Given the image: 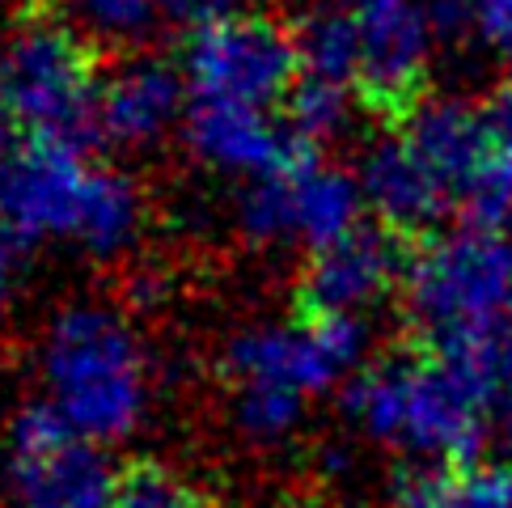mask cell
Masks as SVG:
<instances>
[{"mask_svg":"<svg viewBox=\"0 0 512 508\" xmlns=\"http://www.w3.org/2000/svg\"><path fill=\"white\" fill-rule=\"evenodd\" d=\"M512 339L466 343L432 356H386L343 390V415L364 441L415 462H474Z\"/></svg>","mask_w":512,"mask_h":508,"instance_id":"cell-1","label":"cell"},{"mask_svg":"<svg viewBox=\"0 0 512 508\" xmlns=\"http://www.w3.org/2000/svg\"><path fill=\"white\" fill-rule=\"evenodd\" d=\"M0 225L22 246L68 242L111 263L140 238L144 195L132 174L89 166L85 149L26 136L0 161Z\"/></svg>","mask_w":512,"mask_h":508,"instance_id":"cell-2","label":"cell"},{"mask_svg":"<svg viewBox=\"0 0 512 508\" xmlns=\"http://www.w3.org/2000/svg\"><path fill=\"white\" fill-rule=\"evenodd\" d=\"M43 394L81 437L119 445L136 437L153 403V360L123 310L72 301L47 322L39 343Z\"/></svg>","mask_w":512,"mask_h":508,"instance_id":"cell-3","label":"cell"},{"mask_svg":"<svg viewBox=\"0 0 512 508\" xmlns=\"http://www.w3.org/2000/svg\"><path fill=\"white\" fill-rule=\"evenodd\" d=\"M102 64L106 56L56 0H22L0 26V106L26 136L64 140L89 153L102 144Z\"/></svg>","mask_w":512,"mask_h":508,"instance_id":"cell-4","label":"cell"},{"mask_svg":"<svg viewBox=\"0 0 512 508\" xmlns=\"http://www.w3.org/2000/svg\"><path fill=\"white\" fill-rule=\"evenodd\" d=\"M402 297L432 352L508 339L512 238L487 229L432 238L411 254Z\"/></svg>","mask_w":512,"mask_h":508,"instance_id":"cell-5","label":"cell"},{"mask_svg":"<svg viewBox=\"0 0 512 508\" xmlns=\"http://www.w3.org/2000/svg\"><path fill=\"white\" fill-rule=\"evenodd\" d=\"M119 479L102 445L81 437L47 398L9 415L0 441V487L9 508H115Z\"/></svg>","mask_w":512,"mask_h":508,"instance_id":"cell-6","label":"cell"},{"mask_svg":"<svg viewBox=\"0 0 512 508\" xmlns=\"http://www.w3.org/2000/svg\"><path fill=\"white\" fill-rule=\"evenodd\" d=\"M369 331L352 314H301L297 322H254L233 331L221 373L233 390H280L318 398L364 369Z\"/></svg>","mask_w":512,"mask_h":508,"instance_id":"cell-7","label":"cell"},{"mask_svg":"<svg viewBox=\"0 0 512 508\" xmlns=\"http://www.w3.org/2000/svg\"><path fill=\"white\" fill-rule=\"evenodd\" d=\"M360 178L322 161V149H301L276 174L250 178L237 199V229L254 246H331L360 225Z\"/></svg>","mask_w":512,"mask_h":508,"instance_id":"cell-8","label":"cell"},{"mask_svg":"<svg viewBox=\"0 0 512 508\" xmlns=\"http://www.w3.org/2000/svg\"><path fill=\"white\" fill-rule=\"evenodd\" d=\"M182 72L195 98H229L250 106L284 102L301 77V51L292 22L271 13H225L191 26L182 43Z\"/></svg>","mask_w":512,"mask_h":508,"instance_id":"cell-9","label":"cell"},{"mask_svg":"<svg viewBox=\"0 0 512 508\" xmlns=\"http://www.w3.org/2000/svg\"><path fill=\"white\" fill-rule=\"evenodd\" d=\"M360 22L356 106L381 127H402L428 102L432 9L415 0H352Z\"/></svg>","mask_w":512,"mask_h":508,"instance_id":"cell-10","label":"cell"},{"mask_svg":"<svg viewBox=\"0 0 512 508\" xmlns=\"http://www.w3.org/2000/svg\"><path fill=\"white\" fill-rule=\"evenodd\" d=\"M411 250L390 225H356L339 242L309 250L301 271V310L305 314H352L386 301L407 280Z\"/></svg>","mask_w":512,"mask_h":508,"instance_id":"cell-11","label":"cell"},{"mask_svg":"<svg viewBox=\"0 0 512 508\" xmlns=\"http://www.w3.org/2000/svg\"><path fill=\"white\" fill-rule=\"evenodd\" d=\"M182 140L195 161H204L208 170L237 174V178H263L288 166L309 140H297L276 123L263 106L250 102H229V98H195L187 119H182ZM318 149V144H314Z\"/></svg>","mask_w":512,"mask_h":508,"instance_id":"cell-12","label":"cell"},{"mask_svg":"<svg viewBox=\"0 0 512 508\" xmlns=\"http://www.w3.org/2000/svg\"><path fill=\"white\" fill-rule=\"evenodd\" d=\"M187 89L191 81L182 64L161 60L153 51L123 56L102 81V144H119L132 153L153 149L187 119Z\"/></svg>","mask_w":512,"mask_h":508,"instance_id":"cell-13","label":"cell"},{"mask_svg":"<svg viewBox=\"0 0 512 508\" xmlns=\"http://www.w3.org/2000/svg\"><path fill=\"white\" fill-rule=\"evenodd\" d=\"M360 191L364 204L377 212L381 225L407 233L432 229L453 208L445 178L428 166V157L415 149L402 127H386L360 157Z\"/></svg>","mask_w":512,"mask_h":508,"instance_id":"cell-14","label":"cell"},{"mask_svg":"<svg viewBox=\"0 0 512 508\" xmlns=\"http://www.w3.org/2000/svg\"><path fill=\"white\" fill-rule=\"evenodd\" d=\"M402 132L428 157V166L445 178L453 204H457V195L470 187V178L483 170V161L491 153V132H487L483 106L462 102V98H428L402 123Z\"/></svg>","mask_w":512,"mask_h":508,"instance_id":"cell-15","label":"cell"},{"mask_svg":"<svg viewBox=\"0 0 512 508\" xmlns=\"http://www.w3.org/2000/svg\"><path fill=\"white\" fill-rule=\"evenodd\" d=\"M394 508H512L508 462H415L390 475Z\"/></svg>","mask_w":512,"mask_h":508,"instance_id":"cell-16","label":"cell"},{"mask_svg":"<svg viewBox=\"0 0 512 508\" xmlns=\"http://www.w3.org/2000/svg\"><path fill=\"white\" fill-rule=\"evenodd\" d=\"M297 51H301V72L339 81L356 89V68H360V22L356 5H339V0H318L309 5L297 22Z\"/></svg>","mask_w":512,"mask_h":508,"instance_id":"cell-17","label":"cell"},{"mask_svg":"<svg viewBox=\"0 0 512 508\" xmlns=\"http://www.w3.org/2000/svg\"><path fill=\"white\" fill-rule=\"evenodd\" d=\"M56 5L106 60L136 56L153 43L157 26L170 22L161 0H56Z\"/></svg>","mask_w":512,"mask_h":508,"instance_id":"cell-18","label":"cell"},{"mask_svg":"<svg viewBox=\"0 0 512 508\" xmlns=\"http://www.w3.org/2000/svg\"><path fill=\"white\" fill-rule=\"evenodd\" d=\"M352 94H347V85L339 81H326V77H314V72H301L292 89L284 94L280 111H284V127L297 140H309V144H322L335 140L347 119H352Z\"/></svg>","mask_w":512,"mask_h":508,"instance_id":"cell-19","label":"cell"},{"mask_svg":"<svg viewBox=\"0 0 512 508\" xmlns=\"http://www.w3.org/2000/svg\"><path fill=\"white\" fill-rule=\"evenodd\" d=\"M309 403L297 394H280V390H233L229 398V415L233 428L242 432L250 445H284L292 432L301 428Z\"/></svg>","mask_w":512,"mask_h":508,"instance_id":"cell-20","label":"cell"},{"mask_svg":"<svg viewBox=\"0 0 512 508\" xmlns=\"http://www.w3.org/2000/svg\"><path fill=\"white\" fill-rule=\"evenodd\" d=\"M195 496L191 483H182L174 470L157 462H140L119 479L115 508H187Z\"/></svg>","mask_w":512,"mask_h":508,"instance_id":"cell-21","label":"cell"},{"mask_svg":"<svg viewBox=\"0 0 512 508\" xmlns=\"http://www.w3.org/2000/svg\"><path fill=\"white\" fill-rule=\"evenodd\" d=\"M470 26L483 39V47L512 64V0H474Z\"/></svg>","mask_w":512,"mask_h":508,"instance_id":"cell-22","label":"cell"},{"mask_svg":"<svg viewBox=\"0 0 512 508\" xmlns=\"http://www.w3.org/2000/svg\"><path fill=\"white\" fill-rule=\"evenodd\" d=\"M479 106H483V119H487L491 140H496V144H508V149H512V81L496 85Z\"/></svg>","mask_w":512,"mask_h":508,"instance_id":"cell-23","label":"cell"},{"mask_svg":"<svg viewBox=\"0 0 512 508\" xmlns=\"http://www.w3.org/2000/svg\"><path fill=\"white\" fill-rule=\"evenodd\" d=\"M161 5H166V17L178 26H204L212 17L233 13L237 0H161Z\"/></svg>","mask_w":512,"mask_h":508,"instance_id":"cell-24","label":"cell"},{"mask_svg":"<svg viewBox=\"0 0 512 508\" xmlns=\"http://www.w3.org/2000/svg\"><path fill=\"white\" fill-rule=\"evenodd\" d=\"M17 250L22 242L13 238V233L0 225V318L9 314V305L17 297V280H22V263H17Z\"/></svg>","mask_w":512,"mask_h":508,"instance_id":"cell-25","label":"cell"},{"mask_svg":"<svg viewBox=\"0 0 512 508\" xmlns=\"http://www.w3.org/2000/svg\"><path fill=\"white\" fill-rule=\"evenodd\" d=\"M491 424H496L504 445L512 449V360H508V369H504L500 386H496V398H491Z\"/></svg>","mask_w":512,"mask_h":508,"instance_id":"cell-26","label":"cell"},{"mask_svg":"<svg viewBox=\"0 0 512 508\" xmlns=\"http://www.w3.org/2000/svg\"><path fill=\"white\" fill-rule=\"evenodd\" d=\"M470 9L474 0H432V22L445 34H457L462 26H470Z\"/></svg>","mask_w":512,"mask_h":508,"instance_id":"cell-27","label":"cell"},{"mask_svg":"<svg viewBox=\"0 0 512 508\" xmlns=\"http://www.w3.org/2000/svg\"><path fill=\"white\" fill-rule=\"evenodd\" d=\"M13 132H17V127H13L9 111L0 106V161H5V157H9V149H13Z\"/></svg>","mask_w":512,"mask_h":508,"instance_id":"cell-28","label":"cell"},{"mask_svg":"<svg viewBox=\"0 0 512 508\" xmlns=\"http://www.w3.org/2000/svg\"><path fill=\"white\" fill-rule=\"evenodd\" d=\"M187 508H216V504H212V500H204V496H199V492H195V496H191V504H187Z\"/></svg>","mask_w":512,"mask_h":508,"instance_id":"cell-29","label":"cell"},{"mask_svg":"<svg viewBox=\"0 0 512 508\" xmlns=\"http://www.w3.org/2000/svg\"><path fill=\"white\" fill-rule=\"evenodd\" d=\"M508 339H512V301H508Z\"/></svg>","mask_w":512,"mask_h":508,"instance_id":"cell-30","label":"cell"}]
</instances>
